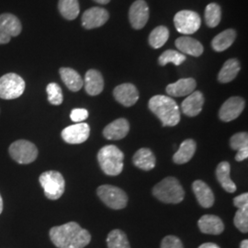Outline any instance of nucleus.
<instances>
[{
	"label": "nucleus",
	"instance_id": "nucleus-2",
	"mask_svg": "<svg viewBox=\"0 0 248 248\" xmlns=\"http://www.w3.org/2000/svg\"><path fill=\"white\" fill-rule=\"evenodd\" d=\"M148 107L159 119L163 126L174 127L180 122V111L177 102L170 97L164 95L154 96L149 100Z\"/></svg>",
	"mask_w": 248,
	"mask_h": 248
},
{
	"label": "nucleus",
	"instance_id": "nucleus-11",
	"mask_svg": "<svg viewBox=\"0 0 248 248\" xmlns=\"http://www.w3.org/2000/svg\"><path fill=\"white\" fill-rule=\"evenodd\" d=\"M129 18L135 30H141L148 21L149 8L144 0H136L130 8Z\"/></svg>",
	"mask_w": 248,
	"mask_h": 248
},
{
	"label": "nucleus",
	"instance_id": "nucleus-42",
	"mask_svg": "<svg viewBox=\"0 0 248 248\" xmlns=\"http://www.w3.org/2000/svg\"><path fill=\"white\" fill-rule=\"evenodd\" d=\"M199 248H221L218 245L214 244V243H205L202 244V246H200Z\"/></svg>",
	"mask_w": 248,
	"mask_h": 248
},
{
	"label": "nucleus",
	"instance_id": "nucleus-44",
	"mask_svg": "<svg viewBox=\"0 0 248 248\" xmlns=\"http://www.w3.org/2000/svg\"><path fill=\"white\" fill-rule=\"evenodd\" d=\"M95 2H97L98 4H101V5H105V4H108L110 0H94Z\"/></svg>",
	"mask_w": 248,
	"mask_h": 248
},
{
	"label": "nucleus",
	"instance_id": "nucleus-35",
	"mask_svg": "<svg viewBox=\"0 0 248 248\" xmlns=\"http://www.w3.org/2000/svg\"><path fill=\"white\" fill-rule=\"evenodd\" d=\"M233 222L235 227L244 233L248 232V207L238 209L235 213Z\"/></svg>",
	"mask_w": 248,
	"mask_h": 248
},
{
	"label": "nucleus",
	"instance_id": "nucleus-4",
	"mask_svg": "<svg viewBox=\"0 0 248 248\" xmlns=\"http://www.w3.org/2000/svg\"><path fill=\"white\" fill-rule=\"evenodd\" d=\"M153 194L164 203H180L185 197L184 188L176 177H168L154 186Z\"/></svg>",
	"mask_w": 248,
	"mask_h": 248
},
{
	"label": "nucleus",
	"instance_id": "nucleus-6",
	"mask_svg": "<svg viewBox=\"0 0 248 248\" xmlns=\"http://www.w3.org/2000/svg\"><path fill=\"white\" fill-rule=\"evenodd\" d=\"M25 81L15 73L6 74L0 78V98L15 99L24 93Z\"/></svg>",
	"mask_w": 248,
	"mask_h": 248
},
{
	"label": "nucleus",
	"instance_id": "nucleus-1",
	"mask_svg": "<svg viewBox=\"0 0 248 248\" xmlns=\"http://www.w3.org/2000/svg\"><path fill=\"white\" fill-rule=\"evenodd\" d=\"M49 234L53 245L58 248H84L91 241L89 231L76 222L54 226L51 228Z\"/></svg>",
	"mask_w": 248,
	"mask_h": 248
},
{
	"label": "nucleus",
	"instance_id": "nucleus-45",
	"mask_svg": "<svg viewBox=\"0 0 248 248\" xmlns=\"http://www.w3.org/2000/svg\"><path fill=\"white\" fill-rule=\"evenodd\" d=\"M3 212V200L2 197L0 195V214Z\"/></svg>",
	"mask_w": 248,
	"mask_h": 248
},
{
	"label": "nucleus",
	"instance_id": "nucleus-27",
	"mask_svg": "<svg viewBox=\"0 0 248 248\" xmlns=\"http://www.w3.org/2000/svg\"><path fill=\"white\" fill-rule=\"evenodd\" d=\"M236 37L235 31L229 29L213 38L212 46L216 52H223L233 44Z\"/></svg>",
	"mask_w": 248,
	"mask_h": 248
},
{
	"label": "nucleus",
	"instance_id": "nucleus-32",
	"mask_svg": "<svg viewBox=\"0 0 248 248\" xmlns=\"http://www.w3.org/2000/svg\"><path fill=\"white\" fill-rule=\"evenodd\" d=\"M222 18V10L219 5L215 3L209 4L205 9V21L207 26L215 28L219 25Z\"/></svg>",
	"mask_w": 248,
	"mask_h": 248
},
{
	"label": "nucleus",
	"instance_id": "nucleus-23",
	"mask_svg": "<svg viewBox=\"0 0 248 248\" xmlns=\"http://www.w3.org/2000/svg\"><path fill=\"white\" fill-rule=\"evenodd\" d=\"M133 164L138 169L149 171L155 167L156 160L153 152L148 148H141L133 155Z\"/></svg>",
	"mask_w": 248,
	"mask_h": 248
},
{
	"label": "nucleus",
	"instance_id": "nucleus-30",
	"mask_svg": "<svg viewBox=\"0 0 248 248\" xmlns=\"http://www.w3.org/2000/svg\"><path fill=\"white\" fill-rule=\"evenodd\" d=\"M108 248H131L127 235L122 230H112L107 237Z\"/></svg>",
	"mask_w": 248,
	"mask_h": 248
},
{
	"label": "nucleus",
	"instance_id": "nucleus-34",
	"mask_svg": "<svg viewBox=\"0 0 248 248\" xmlns=\"http://www.w3.org/2000/svg\"><path fill=\"white\" fill-rule=\"evenodd\" d=\"M46 91L48 95V100L52 105L58 106L62 104L63 100L62 89L58 84L50 83L46 88Z\"/></svg>",
	"mask_w": 248,
	"mask_h": 248
},
{
	"label": "nucleus",
	"instance_id": "nucleus-25",
	"mask_svg": "<svg viewBox=\"0 0 248 248\" xmlns=\"http://www.w3.org/2000/svg\"><path fill=\"white\" fill-rule=\"evenodd\" d=\"M231 166L228 162H222L216 169V177L221 186L229 193H233L236 190V185L231 179Z\"/></svg>",
	"mask_w": 248,
	"mask_h": 248
},
{
	"label": "nucleus",
	"instance_id": "nucleus-31",
	"mask_svg": "<svg viewBox=\"0 0 248 248\" xmlns=\"http://www.w3.org/2000/svg\"><path fill=\"white\" fill-rule=\"evenodd\" d=\"M169 38V31L167 27H156L149 36V44L155 49H159L165 45Z\"/></svg>",
	"mask_w": 248,
	"mask_h": 248
},
{
	"label": "nucleus",
	"instance_id": "nucleus-13",
	"mask_svg": "<svg viewBox=\"0 0 248 248\" xmlns=\"http://www.w3.org/2000/svg\"><path fill=\"white\" fill-rule=\"evenodd\" d=\"M108 17L109 15L106 9L94 7L84 12L82 16V25L87 30L98 28L106 23Z\"/></svg>",
	"mask_w": 248,
	"mask_h": 248
},
{
	"label": "nucleus",
	"instance_id": "nucleus-19",
	"mask_svg": "<svg viewBox=\"0 0 248 248\" xmlns=\"http://www.w3.org/2000/svg\"><path fill=\"white\" fill-rule=\"evenodd\" d=\"M85 89L90 96H98L104 89V80L102 75L94 69L86 73L84 80Z\"/></svg>",
	"mask_w": 248,
	"mask_h": 248
},
{
	"label": "nucleus",
	"instance_id": "nucleus-37",
	"mask_svg": "<svg viewBox=\"0 0 248 248\" xmlns=\"http://www.w3.org/2000/svg\"><path fill=\"white\" fill-rule=\"evenodd\" d=\"M161 248H184L181 240L175 235H168L161 243Z\"/></svg>",
	"mask_w": 248,
	"mask_h": 248
},
{
	"label": "nucleus",
	"instance_id": "nucleus-40",
	"mask_svg": "<svg viewBox=\"0 0 248 248\" xmlns=\"http://www.w3.org/2000/svg\"><path fill=\"white\" fill-rule=\"evenodd\" d=\"M248 147L243 148L237 151V154L235 155V160L237 162H241L244 160L248 159Z\"/></svg>",
	"mask_w": 248,
	"mask_h": 248
},
{
	"label": "nucleus",
	"instance_id": "nucleus-24",
	"mask_svg": "<svg viewBox=\"0 0 248 248\" xmlns=\"http://www.w3.org/2000/svg\"><path fill=\"white\" fill-rule=\"evenodd\" d=\"M64 85L73 92H78L83 88L84 81L78 72L69 67H62L59 70Z\"/></svg>",
	"mask_w": 248,
	"mask_h": 248
},
{
	"label": "nucleus",
	"instance_id": "nucleus-3",
	"mask_svg": "<svg viewBox=\"0 0 248 248\" xmlns=\"http://www.w3.org/2000/svg\"><path fill=\"white\" fill-rule=\"evenodd\" d=\"M124 155L116 145H106L98 153V161L101 170L108 176H118L124 169Z\"/></svg>",
	"mask_w": 248,
	"mask_h": 248
},
{
	"label": "nucleus",
	"instance_id": "nucleus-8",
	"mask_svg": "<svg viewBox=\"0 0 248 248\" xmlns=\"http://www.w3.org/2000/svg\"><path fill=\"white\" fill-rule=\"evenodd\" d=\"M97 193L99 199L113 210H122L128 203V197L124 190L112 185L98 186Z\"/></svg>",
	"mask_w": 248,
	"mask_h": 248
},
{
	"label": "nucleus",
	"instance_id": "nucleus-33",
	"mask_svg": "<svg viewBox=\"0 0 248 248\" xmlns=\"http://www.w3.org/2000/svg\"><path fill=\"white\" fill-rule=\"evenodd\" d=\"M186 61V56L180 52L175 50H168L160 55L158 62L160 65L165 66L169 62H172L175 65H180L182 62Z\"/></svg>",
	"mask_w": 248,
	"mask_h": 248
},
{
	"label": "nucleus",
	"instance_id": "nucleus-17",
	"mask_svg": "<svg viewBox=\"0 0 248 248\" xmlns=\"http://www.w3.org/2000/svg\"><path fill=\"white\" fill-rule=\"evenodd\" d=\"M199 228L202 232L206 234L218 235L224 231V224L222 219L216 215L206 214L203 215L198 222Z\"/></svg>",
	"mask_w": 248,
	"mask_h": 248
},
{
	"label": "nucleus",
	"instance_id": "nucleus-39",
	"mask_svg": "<svg viewBox=\"0 0 248 248\" xmlns=\"http://www.w3.org/2000/svg\"><path fill=\"white\" fill-rule=\"evenodd\" d=\"M233 204L238 209L248 207V193H244V194H241V195L235 197L234 200H233Z\"/></svg>",
	"mask_w": 248,
	"mask_h": 248
},
{
	"label": "nucleus",
	"instance_id": "nucleus-12",
	"mask_svg": "<svg viewBox=\"0 0 248 248\" xmlns=\"http://www.w3.org/2000/svg\"><path fill=\"white\" fill-rule=\"evenodd\" d=\"M245 100L240 97H232L221 107L219 117L222 122L229 123L239 117L245 108Z\"/></svg>",
	"mask_w": 248,
	"mask_h": 248
},
{
	"label": "nucleus",
	"instance_id": "nucleus-14",
	"mask_svg": "<svg viewBox=\"0 0 248 248\" xmlns=\"http://www.w3.org/2000/svg\"><path fill=\"white\" fill-rule=\"evenodd\" d=\"M113 96L122 105L132 107L138 101L139 92L133 84L125 83L116 87L113 90Z\"/></svg>",
	"mask_w": 248,
	"mask_h": 248
},
{
	"label": "nucleus",
	"instance_id": "nucleus-29",
	"mask_svg": "<svg viewBox=\"0 0 248 248\" xmlns=\"http://www.w3.org/2000/svg\"><path fill=\"white\" fill-rule=\"evenodd\" d=\"M58 9L63 18L73 20L79 15V3L78 0H59Z\"/></svg>",
	"mask_w": 248,
	"mask_h": 248
},
{
	"label": "nucleus",
	"instance_id": "nucleus-18",
	"mask_svg": "<svg viewBox=\"0 0 248 248\" xmlns=\"http://www.w3.org/2000/svg\"><path fill=\"white\" fill-rule=\"evenodd\" d=\"M195 79L193 78H182V79L177 80V82L170 84L166 91L171 97H185L190 95L192 92H194L196 89Z\"/></svg>",
	"mask_w": 248,
	"mask_h": 248
},
{
	"label": "nucleus",
	"instance_id": "nucleus-41",
	"mask_svg": "<svg viewBox=\"0 0 248 248\" xmlns=\"http://www.w3.org/2000/svg\"><path fill=\"white\" fill-rule=\"evenodd\" d=\"M11 37L7 35L1 29H0V45H7L10 42Z\"/></svg>",
	"mask_w": 248,
	"mask_h": 248
},
{
	"label": "nucleus",
	"instance_id": "nucleus-38",
	"mask_svg": "<svg viewBox=\"0 0 248 248\" xmlns=\"http://www.w3.org/2000/svg\"><path fill=\"white\" fill-rule=\"evenodd\" d=\"M89 117V111L85 108H74L71 111L70 118L74 123L80 124L87 120Z\"/></svg>",
	"mask_w": 248,
	"mask_h": 248
},
{
	"label": "nucleus",
	"instance_id": "nucleus-21",
	"mask_svg": "<svg viewBox=\"0 0 248 248\" xmlns=\"http://www.w3.org/2000/svg\"><path fill=\"white\" fill-rule=\"evenodd\" d=\"M176 46L181 53H186L195 57H199L203 53L202 45L199 41L187 36H183L177 39Z\"/></svg>",
	"mask_w": 248,
	"mask_h": 248
},
{
	"label": "nucleus",
	"instance_id": "nucleus-22",
	"mask_svg": "<svg viewBox=\"0 0 248 248\" xmlns=\"http://www.w3.org/2000/svg\"><path fill=\"white\" fill-rule=\"evenodd\" d=\"M0 29L9 37H17L22 31L20 20L11 13L0 15Z\"/></svg>",
	"mask_w": 248,
	"mask_h": 248
},
{
	"label": "nucleus",
	"instance_id": "nucleus-16",
	"mask_svg": "<svg viewBox=\"0 0 248 248\" xmlns=\"http://www.w3.org/2000/svg\"><path fill=\"white\" fill-rule=\"evenodd\" d=\"M203 104L204 97L201 91H194L182 102V112L188 117H195L202 112Z\"/></svg>",
	"mask_w": 248,
	"mask_h": 248
},
{
	"label": "nucleus",
	"instance_id": "nucleus-5",
	"mask_svg": "<svg viewBox=\"0 0 248 248\" xmlns=\"http://www.w3.org/2000/svg\"><path fill=\"white\" fill-rule=\"evenodd\" d=\"M39 181L45 190V195L49 200L56 201L64 192L65 181L62 174L58 171H46L40 176Z\"/></svg>",
	"mask_w": 248,
	"mask_h": 248
},
{
	"label": "nucleus",
	"instance_id": "nucleus-9",
	"mask_svg": "<svg viewBox=\"0 0 248 248\" xmlns=\"http://www.w3.org/2000/svg\"><path fill=\"white\" fill-rule=\"evenodd\" d=\"M174 24L177 31L181 34L190 35L201 28L202 20L198 13L191 10L177 12L174 18Z\"/></svg>",
	"mask_w": 248,
	"mask_h": 248
},
{
	"label": "nucleus",
	"instance_id": "nucleus-28",
	"mask_svg": "<svg viewBox=\"0 0 248 248\" xmlns=\"http://www.w3.org/2000/svg\"><path fill=\"white\" fill-rule=\"evenodd\" d=\"M240 63L236 59H229L223 64L218 75V80L221 83H229L234 79L240 71Z\"/></svg>",
	"mask_w": 248,
	"mask_h": 248
},
{
	"label": "nucleus",
	"instance_id": "nucleus-43",
	"mask_svg": "<svg viewBox=\"0 0 248 248\" xmlns=\"http://www.w3.org/2000/svg\"><path fill=\"white\" fill-rule=\"evenodd\" d=\"M240 248H248V240H243L240 244Z\"/></svg>",
	"mask_w": 248,
	"mask_h": 248
},
{
	"label": "nucleus",
	"instance_id": "nucleus-10",
	"mask_svg": "<svg viewBox=\"0 0 248 248\" xmlns=\"http://www.w3.org/2000/svg\"><path fill=\"white\" fill-rule=\"evenodd\" d=\"M90 128L89 124L85 123L74 124L62 130L61 136L62 140L70 144H79L89 139Z\"/></svg>",
	"mask_w": 248,
	"mask_h": 248
},
{
	"label": "nucleus",
	"instance_id": "nucleus-20",
	"mask_svg": "<svg viewBox=\"0 0 248 248\" xmlns=\"http://www.w3.org/2000/svg\"><path fill=\"white\" fill-rule=\"evenodd\" d=\"M192 189L200 205L203 208H211L214 203V195L211 187L202 180H196Z\"/></svg>",
	"mask_w": 248,
	"mask_h": 248
},
{
	"label": "nucleus",
	"instance_id": "nucleus-26",
	"mask_svg": "<svg viewBox=\"0 0 248 248\" xmlns=\"http://www.w3.org/2000/svg\"><path fill=\"white\" fill-rule=\"evenodd\" d=\"M196 147H197V144L194 140L192 139L185 140L180 144L177 153L173 155V161L178 165L186 164L193 157L196 152Z\"/></svg>",
	"mask_w": 248,
	"mask_h": 248
},
{
	"label": "nucleus",
	"instance_id": "nucleus-7",
	"mask_svg": "<svg viewBox=\"0 0 248 248\" xmlns=\"http://www.w3.org/2000/svg\"><path fill=\"white\" fill-rule=\"evenodd\" d=\"M9 155L20 165L34 162L38 157V149L35 144L27 140H18L10 144Z\"/></svg>",
	"mask_w": 248,
	"mask_h": 248
},
{
	"label": "nucleus",
	"instance_id": "nucleus-15",
	"mask_svg": "<svg viewBox=\"0 0 248 248\" xmlns=\"http://www.w3.org/2000/svg\"><path fill=\"white\" fill-rule=\"evenodd\" d=\"M130 131V124L124 118L117 119L107 125L103 130V136L108 140H121L127 136Z\"/></svg>",
	"mask_w": 248,
	"mask_h": 248
},
{
	"label": "nucleus",
	"instance_id": "nucleus-36",
	"mask_svg": "<svg viewBox=\"0 0 248 248\" xmlns=\"http://www.w3.org/2000/svg\"><path fill=\"white\" fill-rule=\"evenodd\" d=\"M232 149L238 151L248 147V134L247 133H235L230 139Z\"/></svg>",
	"mask_w": 248,
	"mask_h": 248
}]
</instances>
